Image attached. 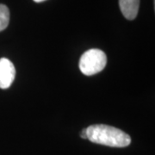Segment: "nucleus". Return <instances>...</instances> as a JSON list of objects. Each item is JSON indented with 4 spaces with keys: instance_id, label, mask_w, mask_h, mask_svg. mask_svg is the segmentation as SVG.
<instances>
[{
    "instance_id": "nucleus-1",
    "label": "nucleus",
    "mask_w": 155,
    "mask_h": 155,
    "mask_svg": "<svg viewBox=\"0 0 155 155\" xmlns=\"http://www.w3.org/2000/svg\"><path fill=\"white\" fill-rule=\"evenodd\" d=\"M86 134L90 141L110 147H126L131 143L127 134L105 124H95L86 127Z\"/></svg>"
},
{
    "instance_id": "nucleus-2",
    "label": "nucleus",
    "mask_w": 155,
    "mask_h": 155,
    "mask_svg": "<svg viewBox=\"0 0 155 155\" xmlns=\"http://www.w3.org/2000/svg\"><path fill=\"white\" fill-rule=\"evenodd\" d=\"M107 57L104 51L92 48L84 52L79 61V69L86 76H92L104 69Z\"/></svg>"
},
{
    "instance_id": "nucleus-3",
    "label": "nucleus",
    "mask_w": 155,
    "mask_h": 155,
    "mask_svg": "<svg viewBox=\"0 0 155 155\" xmlns=\"http://www.w3.org/2000/svg\"><path fill=\"white\" fill-rule=\"evenodd\" d=\"M16 69L13 63L6 58L0 59V88L8 89L13 83Z\"/></svg>"
},
{
    "instance_id": "nucleus-4",
    "label": "nucleus",
    "mask_w": 155,
    "mask_h": 155,
    "mask_svg": "<svg viewBox=\"0 0 155 155\" xmlns=\"http://www.w3.org/2000/svg\"><path fill=\"white\" fill-rule=\"evenodd\" d=\"M119 6L123 17L134 20L138 15L140 0H119Z\"/></svg>"
},
{
    "instance_id": "nucleus-5",
    "label": "nucleus",
    "mask_w": 155,
    "mask_h": 155,
    "mask_svg": "<svg viewBox=\"0 0 155 155\" xmlns=\"http://www.w3.org/2000/svg\"><path fill=\"white\" fill-rule=\"evenodd\" d=\"M10 22V11L5 5H0V32L5 30Z\"/></svg>"
},
{
    "instance_id": "nucleus-6",
    "label": "nucleus",
    "mask_w": 155,
    "mask_h": 155,
    "mask_svg": "<svg viewBox=\"0 0 155 155\" xmlns=\"http://www.w3.org/2000/svg\"><path fill=\"white\" fill-rule=\"evenodd\" d=\"M80 137L82 139H87V134H86V128H84L80 132Z\"/></svg>"
},
{
    "instance_id": "nucleus-7",
    "label": "nucleus",
    "mask_w": 155,
    "mask_h": 155,
    "mask_svg": "<svg viewBox=\"0 0 155 155\" xmlns=\"http://www.w3.org/2000/svg\"><path fill=\"white\" fill-rule=\"evenodd\" d=\"M35 3H41V2H44L46 0H34Z\"/></svg>"
}]
</instances>
